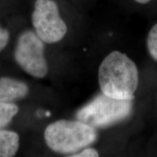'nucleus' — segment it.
I'll use <instances>...</instances> for the list:
<instances>
[{"label": "nucleus", "instance_id": "nucleus-6", "mask_svg": "<svg viewBox=\"0 0 157 157\" xmlns=\"http://www.w3.org/2000/svg\"><path fill=\"white\" fill-rule=\"evenodd\" d=\"M29 88L25 83L10 78H0V102H11L26 96Z\"/></svg>", "mask_w": 157, "mask_h": 157}, {"label": "nucleus", "instance_id": "nucleus-4", "mask_svg": "<svg viewBox=\"0 0 157 157\" xmlns=\"http://www.w3.org/2000/svg\"><path fill=\"white\" fill-rule=\"evenodd\" d=\"M32 23L36 34L48 44L61 40L68 31L67 25L59 14L58 6L52 0H36Z\"/></svg>", "mask_w": 157, "mask_h": 157}, {"label": "nucleus", "instance_id": "nucleus-7", "mask_svg": "<svg viewBox=\"0 0 157 157\" xmlns=\"http://www.w3.org/2000/svg\"><path fill=\"white\" fill-rule=\"evenodd\" d=\"M19 147L17 133L0 129V157H11L16 154Z\"/></svg>", "mask_w": 157, "mask_h": 157}, {"label": "nucleus", "instance_id": "nucleus-1", "mask_svg": "<svg viewBox=\"0 0 157 157\" xmlns=\"http://www.w3.org/2000/svg\"><path fill=\"white\" fill-rule=\"evenodd\" d=\"M98 82L105 95L116 99L134 100L138 87V70L126 54L114 50L100 65Z\"/></svg>", "mask_w": 157, "mask_h": 157}, {"label": "nucleus", "instance_id": "nucleus-9", "mask_svg": "<svg viewBox=\"0 0 157 157\" xmlns=\"http://www.w3.org/2000/svg\"><path fill=\"white\" fill-rule=\"evenodd\" d=\"M146 43L151 57L157 62V23L149 31Z\"/></svg>", "mask_w": 157, "mask_h": 157}, {"label": "nucleus", "instance_id": "nucleus-10", "mask_svg": "<svg viewBox=\"0 0 157 157\" xmlns=\"http://www.w3.org/2000/svg\"><path fill=\"white\" fill-rule=\"evenodd\" d=\"M10 34L7 29L0 27V52L5 48L9 41Z\"/></svg>", "mask_w": 157, "mask_h": 157}, {"label": "nucleus", "instance_id": "nucleus-12", "mask_svg": "<svg viewBox=\"0 0 157 157\" xmlns=\"http://www.w3.org/2000/svg\"><path fill=\"white\" fill-rule=\"evenodd\" d=\"M135 2L137 3H140V4H143V5H144V4H147L149 2H151V0H135Z\"/></svg>", "mask_w": 157, "mask_h": 157}, {"label": "nucleus", "instance_id": "nucleus-3", "mask_svg": "<svg viewBox=\"0 0 157 157\" xmlns=\"http://www.w3.org/2000/svg\"><path fill=\"white\" fill-rule=\"evenodd\" d=\"M132 109L133 100L116 99L102 93L78 110L76 118L95 128H104L127 119Z\"/></svg>", "mask_w": 157, "mask_h": 157}, {"label": "nucleus", "instance_id": "nucleus-11", "mask_svg": "<svg viewBox=\"0 0 157 157\" xmlns=\"http://www.w3.org/2000/svg\"><path fill=\"white\" fill-rule=\"evenodd\" d=\"M99 156V154L95 149L94 148H86L82 152L78 153V154H76L74 155H71V156L72 157H98Z\"/></svg>", "mask_w": 157, "mask_h": 157}, {"label": "nucleus", "instance_id": "nucleus-2", "mask_svg": "<svg viewBox=\"0 0 157 157\" xmlns=\"http://www.w3.org/2000/svg\"><path fill=\"white\" fill-rule=\"evenodd\" d=\"M95 127L79 120H59L51 124L44 132L47 145L60 154H73L97 140Z\"/></svg>", "mask_w": 157, "mask_h": 157}, {"label": "nucleus", "instance_id": "nucleus-5", "mask_svg": "<svg viewBox=\"0 0 157 157\" xmlns=\"http://www.w3.org/2000/svg\"><path fill=\"white\" fill-rule=\"evenodd\" d=\"M44 42L32 31L21 35L15 51V58L26 73L36 78H43L48 71L44 56Z\"/></svg>", "mask_w": 157, "mask_h": 157}, {"label": "nucleus", "instance_id": "nucleus-8", "mask_svg": "<svg viewBox=\"0 0 157 157\" xmlns=\"http://www.w3.org/2000/svg\"><path fill=\"white\" fill-rule=\"evenodd\" d=\"M17 112L18 107L15 104L10 102H0V127L8 124Z\"/></svg>", "mask_w": 157, "mask_h": 157}]
</instances>
